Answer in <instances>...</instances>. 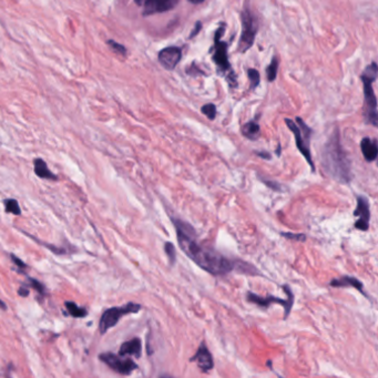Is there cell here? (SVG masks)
<instances>
[{
	"mask_svg": "<svg viewBox=\"0 0 378 378\" xmlns=\"http://www.w3.org/2000/svg\"><path fill=\"white\" fill-rule=\"evenodd\" d=\"M279 378H283V377H282V376H279Z\"/></svg>",
	"mask_w": 378,
	"mask_h": 378,
	"instance_id": "obj_36",
	"label": "cell"
},
{
	"mask_svg": "<svg viewBox=\"0 0 378 378\" xmlns=\"http://www.w3.org/2000/svg\"><path fill=\"white\" fill-rule=\"evenodd\" d=\"M120 356H134L140 358L142 355V343L140 338H132L124 343L120 347Z\"/></svg>",
	"mask_w": 378,
	"mask_h": 378,
	"instance_id": "obj_14",
	"label": "cell"
},
{
	"mask_svg": "<svg viewBox=\"0 0 378 378\" xmlns=\"http://www.w3.org/2000/svg\"><path fill=\"white\" fill-rule=\"evenodd\" d=\"M108 45H109L117 53H120V55H125V52H127V49H125L122 45H120L113 40L108 41Z\"/></svg>",
	"mask_w": 378,
	"mask_h": 378,
	"instance_id": "obj_26",
	"label": "cell"
},
{
	"mask_svg": "<svg viewBox=\"0 0 378 378\" xmlns=\"http://www.w3.org/2000/svg\"><path fill=\"white\" fill-rule=\"evenodd\" d=\"M322 165L327 175L339 183L352 180L351 161L341 148L338 131L333 132L322 151Z\"/></svg>",
	"mask_w": 378,
	"mask_h": 378,
	"instance_id": "obj_2",
	"label": "cell"
},
{
	"mask_svg": "<svg viewBox=\"0 0 378 378\" xmlns=\"http://www.w3.org/2000/svg\"><path fill=\"white\" fill-rule=\"evenodd\" d=\"M377 63L371 62L365 68L361 76L365 95V121L367 124L373 125V127H377L378 124L377 100L373 89V83L377 79Z\"/></svg>",
	"mask_w": 378,
	"mask_h": 378,
	"instance_id": "obj_3",
	"label": "cell"
},
{
	"mask_svg": "<svg viewBox=\"0 0 378 378\" xmlns=\"http://www.w3.org/2000/svg\"><path fill=\"white\" fill-rule=\"evenodd\" d=\"M5 208L6 211L8 213H13L15 215H20L21 214V210L19 204L14 199H7L5 200Z\"/></svg>",
	"mask_w": 378,
	"mask_h": 378,
	"instance_id": "obj_21",
	"label": "cell"
},
{
	"mask_svg": "<svg viewBox=\"0 0 378 378\" xmlns=\"http://www.w3.org/2000/svg\"><path fill=\"white\" fill-rule=\"evenodd\" d=\"M256 154L259 155V157H261V158H265L266 160L271 159V154L267 153V152H256Z\"/></svg>",
	"mask_w": 378,
	"mask_h": 378,
	"instance_id": "obj_32",
	"label": "cell"
},
{
	"mask_svg": "<svg viewBox=\"0 0 378 378\" xmlns=\"http://www.w3.org/2000/svg\"><path fill=\"white\" fill-rule=\"evenodd\" d=\"M35 165V173L41 179H47V180H57V176L48 169V165L43 159H35L33 161Z\"/></svg>",
	"mask_w": 378,
	"mask_h": 378,
	"instance_id": "obj_17",
	"label": "cell"
},
{
	"mask_svg": "<svg viewBox=\"0 0 378 378\" xmlns=\"http://www.w3.org/2000/svg\"><path fill=\"white\" fill-rule=\"evenodd\" d=\"M0 308H3V310H7V306H6V304L2 301V299H0Z\"/></svg>",
	"mask_w": 378,
	"mask_h": 378,
	"instance_id": "obj_33",
	"label": "cell"
},
{
	"mask_svg": "<svg viewBox=\"0 0 378 378\" xmlns=\"http://www.w3.org/2000/svg\"><path fill=\"white\" fill-rule=\"evenodd\" d=\"M99 359L120 375L128 376L138 369L136 363L131 358H123L113 353H102L99 355Z\"/></svg>",
	"mask_w": 378,
	"mask_h": 378,
	"instance_id": "obj_9",
	"label": "cell"
},
{
	"mask_svg": "<svg viewBox=\"0 0 378 378\" xmlns=\"http://www.w3.org/2000/svg\"><path fill=\"white\" fill-rule=\"evenodd\" d=\"M283 290L287 295V298H285V299L277 297V296H272V295H268L266 297H262V296L256 295V294L252 293V292L248 293L247 299L251 303L259 305L260 307H262V308H268L269 306H271L274 303L281 304L284 307V319L286 320L287 317L290 316L291 312H292V307H293V304H294V294H293L291 287L289 285H283Z\"/></svg>",
	"mask_w": 378,
	"mask_h": 378,
	"instance_id": "obj_8",
	"label": "cell"
},
{
	"mask_svg": "<svg viewBox=\"0 0 378 378\" xmlns=\"http://www.w3.org/2000/svg\"><path fill=\"white\" fill-rule=\"evenodd\" d=\"M201 111L203 115H205L207 118L210 120H214L215 117H217V107H215L213 104L204 105L201 108Z\"/></svg>",
	"mask_w": 378,
	"mask_h": 378,
	"instance_id": "obj_23",
	"label": "cell"
},
{
	"mask_svg": "<svg viewBox=\"0 0 378 378\" xmlns=\"http://www.w3.org/2000/svg\"><path fill=\"white\" fill-rule=\"evenodd\" d=\"M329 285L333 286V287H354V289H356L358 292H362L364 293V285L363 283L359 280H357L356 278H353V277H343V278H339V279H334L331 281V283H329Z\"/></svg>",
	"mask_w": 378,
	"mask_h": 378,
	"instance_id": "obj_16",
	"label": "cell"
},
{
	"mask_svg": "<svg viewBox=\"0 0 378 378\" xmlns=\"http://www.w3.org/2000/svg\"><path fill=\"white\" fill-rule=\"evenodd\" d=\"M225 31V25L221 23V26L218 28L217 32L214 35V47H213V56L212 60L218 68V73L222 76L226 77V81L229 82L231 88L237 87L236 76L233 73L231 68V64L229 62V56H227V48L229 45L225 41H222L221 38Z\"/></svg>",
	"mask_w": 378,
	"mask_h": 378,
	"instance_id": "obj_4",
	"label": "cell"
},
{
	"mask_svg": "<svg viewBox=\"0 0 378 378\" xmlns=\"http://www.w3.org/2000/svg\"><path fill=\"white\" fill-rule=\"evenodd\" d=\"M248 77L250 79V89H255L257 86L260 85L261 77H260L259 71H257L256 69H249Z\"/></svg>",
	"mask_w": 378,
	"mask_h": 378,
	"instance_id": "obj_22",
	"label": "cell"
},
{
	"mask_svg": "<svg viewBox=\"0 0 378 378\" xmlns=\"http://www.w3.org/2000/svg\"><path fill=\"white\" fill-rule=\"evenodd\" d=\"M279 60L277 57H274L272 59L271 63H269L268 67L266 68V76H267V80L269 82H272L275 80V78H277V75H278V70H279Z\"/></svg>",
	"mask_w": 378,
	"mask_h": 378,
	"instance_id": "obj_20",
	"label": "cell"
},
{
	"mask_svg": "<svg viewBox=\"0 0 378 378\" xmlns=\"http://www.w3.org/2000/svg\"><path fill=\"white\" fill-rule=\"evenodd\" d=\"M18 294H19V295L22 297H27L29 295V290L25 289V287H21V289H19V291H18Z\"/></svg>",
	"mask_w": 378,
	"mask_h": 378,
	"instance_id": "obj_31",
	"label": "cell"
},
{
	"mask_svg": "<svg viewBox=\"0 0 378 378\" xmlns=\"http://www.w3.org/2000/svg\"><path fill=\"white\" fill-rule=\"evenodd\" d=\"M7 378H11V377H10V376H9V375H7Z\"/></svg>",
	"mask_w": 378,
	"mask_h": 378,
	"instance_id": "obj_35",
	"label": "cell"
},
{
	"mask_svg": "<svg viewBox=\"0 0 378 378\" xmlns=\"http://www.w3.org/2000/svg\"><path fill=\"white\" fill-rule=\"evenodd\" d=\"M160 378H173V377H170V376H164V375H162Z\"/></svg>",
	"mask_w": 378,
	"mask_h": 378,
	"instance_id": "obj_34",
	"label": "cell"
},
{
	"mask_svg": "<svg viewBox=\"0 0 378 378\" xmlns=\"http://www.w3.org/2000/svg\"><path fill=\"white\" fill-rule=\"evenodd\" d=\"M354 215L357 219L355 227L361 231H367L369 227V220H370V211H369V202L363 195L357 196V207L354 211Z\"/></svg>",
	"mask_w": 378,
	"mask_h": 378,
	"instance_id": "obj_10",
	"label": "cell"
},
{
	"mask_svg": "<svg viewBox=\"0 0 378 378\" xmlns=\"http://www.w3.org/2000/svg\"><path fill=\"white\" fill-rule=\"evenodd\" d=\"M28 282H29L30 286H31L35 291H37L40 294V295H45L46 287L43 285L41 282H39L38 280H36V279H31V278H28Z\"/></svg>",
	"mask_w": 378,
	"mask_h": 378,
	"instance_id": "obj_25",
	"label": "cell"
},
{
	"mask_svg": "<svg viewBox=\"0 0 378 378\" xmlns=\"http://www.w3.org/2000/svg\"><path fill=\"white\" fill-rule=\"evenodd\" d=\"M65 308H67L70 316L75 319H82L88 315V311L85 307H79L75 302H65Z\"/></svg>",
	"mask_w": 378,
	"mask_h": 378,
	"instance_id": "obj_19",
	"label": "cell"
},
{
	"mask_svg": "<svg viewBox=\"0 0 378 378\" xmlns=\"http://www.w3.org/2000/svg\"><path fill=\"white\" fill-rule=\"evenodd\" d=\"M141 308H142V306L136 303H128L123 306H120V307L108 308L107 311L104 312V314H102L100 322H99L100 333L102 335L106 334L108 331H109V329L115 327L118 324V322L121 320L123 316L128 315V314L138 313V312H139Z\"/></svg>",
	"mask_w": 378,
	"mask_h": 378,
	"instance_id": "obj_7",
	"label": "cell"
},
{
	"mask_svg": "<svg viewBox=\"0 0 378 378\" xmlns=\"http://www.w3.org/2000/svg\"><path fill=\"white\" fill-rule=\"evenodd\" d=\"M285 123L287 128L292 130L294 138L296 141V147L298 151L303 154V157L307 161V163L311 165L312 171L315 170L314 162L312 160V153H311V147H310V140L312 135V130L306 124L303 119L296 118V123L292 121L291 119H285Z\"/></svg>",
	"mask_w": 378,
	"mask_h": 378,
	"instance_id": "obj_5",
	"label": "cell"
},
{
	"mask_svg": "<svg viewBox=\"0 0 378 378\" xmlns=\"http://www.w3.org/2000/svg\"><path fill=\"white\" fill-rule=\"evenodd\" d=\"M190 361L195 362L202 373H209L210 370H212L214 366L212 354L210 353L207 345L204 343L199 346V349H197L194 355L190 358Z\"/></svg>",
	"mask_w": 378,
	"mask_h": 378,
	"instance_id": "obj_13",
	"label": "cell"
},
{
	"mask_svg": "<svg viewBox=\"0 0 378 378\" xmlns=\"http://www.w3.org/2000/svg\"><path fill=\"white\" fill-rule=\"evenodd\" d=\"M242 132H243L244 136H247L249 140H256L261 134L260 133L261 129H260V125L253 120V121H249L243 125Z\"/></svg>",
	"mask_w": 378,
	"mask_h": 378,
	"instance_id": "obj_18",
	"label": "cell"
},
{
	"mask_svg": "<svg viewBox=\"0 0 378 378\" xmlns=\"http://www.w3.org/2000/svg\"><path fill=\"white\" fill-rule=\"evenodd\" d=\"M264 183H265L268 188H271L274 191H278V192L282 191V185L280 183H277L274 181H266V180H264Z\"/></svg>",
	"mask_w": 378,
	"mask_h": 378,
	"instance_id": "obj_28",
	"label": "cell"
},
{
	"mask_svg": "<svg viewBox=\"0 0 378 378\" xmlns=\"http://www.w3.org/2000/svg\"><path fill=\"white\" fill-rule=\"evenodd\" d=\"M282 236H284L289 239H294V241H299L304 242L306 239V236L304 234H293V233H281Z\"/></svg>",
	"mask_w": 378,
	"mask_h": 378,
	"instance_id": "obj_27",
	"label": "cell"
},
{
	"mask_svg": "<svg viewBox=\"0 0 378 378\" xmlns=\"http://www.w3.org/2000/svg\"><path fill=\"white\" fill-rule=\"evenodd\" d=\"M361 149L364 158L367 162H374L377 159L378 149L377 142L375 140H371L369 138H364L361 142Z\"/></svg>",
	"mask_w": 378,
	"mask_h": 378,
	"instance_id": "obj_15",
	"label": "cell"
},
{
	"mask_svg": "<svg viewBox=\"0 0 378 378\" xmlns=\"http://www.w3.org/2000/svg\"><path fill=\"white\" fill-rule=\"evenodd\" d=\"M201 29H202V22H201V21H197V22L195 23V27H194V29H193V30H192V31H191V33H190V36H189V38H190V39L194 38V37H195V36H196L197 33H199V32L201 31Z\"/></svg>",
	"mask_w": 378,
	"mask_h": 378,
	"instance_id": "obj_29",
	"label": "cell"
},
{
	"mask_svg": "<svg viewBox=\"0 0 378 378\" xmlns=\"http://www.w3.org/2000/svg\"><path fill=\"white\" fill-rule=\"evenodd\" d=\"M10 256H11V260H13V262L16 264V265H17L18 267H19V268H27V264H26V263H23V262L19 259V257H17V256L14 255V254H11Z\"/></svg>",
	"mask_w": 378,
	"mask_h": 378,
	"instance_id": "obj_30",
	"label": "cell"
},
{
	"mask_svg": "<svg viewBox=\"0 0 378 378\" xmlns=\"http://www.w3.org/2000/svg\"><path fill=\"white\" fill-rule=\"evenodd\" d=\"M136 4L143 6V16H150L170 11L176 7L179 2L178 0H163V2L148 0V2H136Z\"/></svg>",
	"mask_w": 378,
	"mask_h": 378,
	"instance_id": "obj_12",
	"label": "cell"
},
{
	"mask_svg": "<svg viewBox=\"0 0 378 378\" xmlns=\"http://www.w3.org/2000/svg\"><path fill=\"white\" fill-rule=\"evenodd\" d=\"M164 251H165V254L167 256V259H169L170 263L171 264H175L176 263V259H177V253H176L175 245H173L171 242H166L164 244Z\"/></svg>",
	"mask_w": 378,
	"mask_h": 378,
	"instance_id": "obj_24",
	"label": "cell"
},
{
	"mask_svg": "<svg viewBox=\"0 0 378 378\" xmlns=\"http://www.w3.org/2000/svg\"><path fill=\"white\" fill-rule=\"evenodd\" d=\"M241 21L242 33L241 38L238 40V51L244 53L253 46L255 36L257 33V30H259L257 18L249 8V4H244V7L241 14Z\"/></svg>",
	"mask_w": 378,
	"mask_h": 378,
	"instance_id": "obj_6",
	"label": "cell"
},
{
	"mask_svg": "<svg viewBox=\"0 0 378 378\" xmlns=\"http://www.w3.org/2000/svg\"><path fill=\"white\" fill-rule=\"evenodd\" d=\"M172 222L177 230L180 249L196 265L212 275H225L235 268V262L222 255L217 250L200 244L195 230L187 222L179 219H172Z\"/></svg>",
	"mask_w": 378,
	"mask_h": 378,
	"instance_id": "obj_1",
	"label": "cell"
},
{
	"mask_svg": "<svg viewBox=\"0 0 378 378\" xmlns=\"http://www.w3.org/2000/svg\"><path fill=\"white\" fill-rule=\"evenodd\" d=\"M182 58V50L178 47H166L164 49H162L159 55L158 59L159 62L163 68L166 70H175L180 60Z\"/></svg>",
	"mask_w": 378,
	"mask_h": 378,
	"instance_id": "obj_11",
	"label": "cell"
}]
</instances>
